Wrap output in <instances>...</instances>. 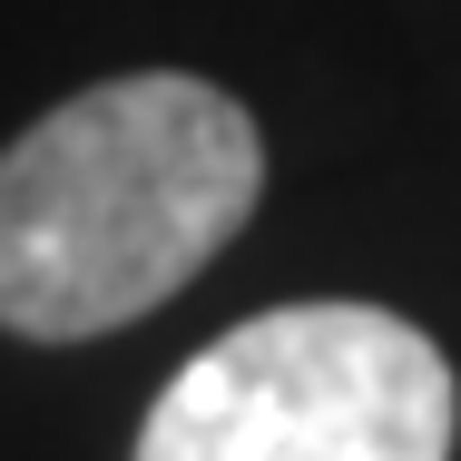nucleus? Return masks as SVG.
<instances>
[{"label": "nucleus", "instance_id": "1", "mask_svg": "<svg viewBox=\"0 0 461 461\" xmlns=\"http://www.w3.org/2000/svg\"><path fill=\"white\" fill-rule=\"evenodd\" d=\"M266 138L226 89L138 69L59 98L0 148V324L89 344L167 304L256 216Z\"/></svg>", "mask_w": 461, "mask_h": 461}, {"label": "nucleus", "instance_id": "2", "mask_svg": "<svg viewBox=\"0 0 461 461\" xmlns=\"http://www.w3.org/2000/svg\"><path fill=\"white\" fill-rule=\"evenodd\" d=\"M461 393L383 304H276L158 393L138 461H452Z\"/></svg>", "mask_w": 461, "mask_h": 461}]
</instances>
